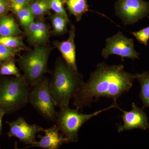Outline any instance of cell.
<instances>
[{"instance_id": "obj_14", "label": "cell", "mask_w": 149, "mask_h": 149, "mask_svg": "<svg viewBox=\"0 0 149 149\" xmlns=\"http://www.w3.org/2000/svg\"><path fill=\"white\" fill-rule=\"evenodd\" d=\"M136 74V79L139 80L141 85L139 97L143 103L142 109L149 108V71Z\"/></svg>"}, {"instance_id": "obj_9", "label": "cell", "mask_w": 149, "mask_h": 149, "mask_svg": "<svg viewBox=\"0 0 149 149\" xmlns=\"http://www.w3.org/2000/svg\"><path fill=\"white\" fill-rule=\"evenodd\" d=\"M10 127L8 133L9 138L15 137L28 146L34 145L37 142L36 136L43 132L44 128L36 124H30L24 118L18 117L12 122H6Z\"/></svg>"}, {"instance_id": "obj_1", "label": "cell", "mask_w": 149, "mask_h": 149, "mask_svg": "<svg viewBox=\"0 0 149 149\" xmlns=\"http://www.w3.org/2000/svg\"><path fill=\"white\" fill-rule=\"evenodd\" d=\"M136 79V74L125 71L122 65L100 63L74 94L72 104L76 109L82 110L101 97L117 102L123 94L130 91Z\"/></svg>"}, {"instance_id": "obj_2", "label": "cell", "mask_w": 149, "mask_h": 149, "mask_svg": "<svg viewBox=\"0 0 149 149\" xmlns=\"http://www.w3.org/2000/svg\"><path fill=\"white\" fill-rule=\"evenodd\" d=\"M84 82L82 74L72 70L65 62L58 61L49 81L51 95L56 106L59 108L69 106L74 94Z\"/></svg>"}, {"instance_id": "obj_24", "label": "cell", "mask_w": 149, "mask_h": 149, "mask_svg": "<svg viewBox=\"0 0 149 149\" xmlns=\"http://www.w3.org/2000/svg\"><path fill=\"white\" fill-rule=\"evenodd\" d=\"M48 2L49 9L52 10L56 13L68 17L62 0H48Z\"/></svg>"}, {"instance_id": "obj_27", "label": "cell", "mask_w": 149, "mask_h": 149, "mask_svg": "<svg viewBox=\"0 0 149 149\" xmlns=\"http://www.w3.org/2000/svg\"><path fill=\"white\" fill-rule=\"evenodd\" d=\"M4 113L2 111H1L0 110V136L1 135L2 131V120L3 117L5 115Z\"/></svg>"}, {"instance_id": "obj_3", "label": "cell", "mask_w": 149, "mask_h": 149, "mask_svg": "<svg viewBox=\"0 0 149 149\" xmlns=\"http://www.w3.org/2000/svg\"><path fill=\"white\" fill-rule=\"evenodd\" d=\"M29 86L23 75L0 78V110L10 114L25 107L28 102Z\"/></svg>"}, {"instance_id": "obj_7", "label": "cell", "mask_w": 149, "mask_h": 149, "mask_svg": "<svg viewBox=\"0 0 149 149\" xmlns=\"http://www.w3.org/2000/svg\"><path fill=\"white\" fill-rule=\"evenodd\" d=\"M116 15L125 26L133 24L149 14V1L117 0L114 4Z\"/></svg>"}, {"instance_id": "obj_23", "label": "cell", "mask_w": 149, "mask_h": 149, "mask_svg": "<svg viewBox=\"0 0 149 149\" xmlns=\"http://www.w3.org/2000/svg\"><path fill=\"white\" fill-rule=\"evenodd\" d=\"M139 43L148 46L149 40V26L138 31L130 32Z\"/></svg>"}, {"instance_id": "obj_29", "label": "cell", "mask_w": 149, "mask_h": 149, "mask_svg": "<svg viewBox=\"0 0 149 149\" xmlns=\"http://www.w3.org/2000/svg\"><path fill=\"white\" fill-rule=\"evenodd\" d=\"M29 1H35V0H29Z\"/></svg>"}, {"instance_id": "obj_8", "label": "cell", "mask_w": 149, "mask_h": 149, "mask_svg": "<svg viewBox=\"0 0 149 149\" xmlns=\"http://www.w3.org/2000/svg\"><path fill=\"white\" fill-rule=\"evenodd\" d=\"M105 47L102 52V56L105 59L111 55L119 56L122 61L124 58L134 60L139 59V53L134 48L133 39L128 38L121 32L117 33L106 40Z\"/></svg>"}, {"instance_id": "obj_19", "label": "cell", "mask_w": 149, "mask_h": 149, "mask_svg": "<svg viewBox=\"0 0 149 149\" xmlns=\"http://www.w3.org/2000/svg\"><path fill=\"white\" fill-rule=\"evenodd\" d=\"M16 14L20 24L26 29L34 22V15L28 6L19 11Z\"/></svg>"}, {"instance_id": "obj_21", "label": "cell", "mask_w": 149, "mask_h": 149, "mask_svg": "<svg viewBox=\"0 0 149 149\" xmlns=\"http://www.w3.org/2000/svg\"><path fill=\"white\" fill-rule=\"evenodd\" d=\"M0 43L8 47L14 49L23 46V43L21 38L15 36L0 37Z\"/></svg>"}, {"instance_id": "obj_12", "label": "cell", "mask_w": 149, "mask_h": 149, "mask_svg": "<svg viewBox=\"0 0 149 149\" xmlns=\"http://www.w3.org/2000/svg\"><path fill=\"white\" fill-rule=\"evenodd\" d=\"M75 29L74 25L71 26L68 40L62 42H57L56 46L61 53L65 63L72 70L77 72L76 48L74 43Z\"/></svg>"}, {"instance_id": "obj_17", "label": "cell", "mask_w": 149, "mask_h": 149, "mask_svg": "<svg viewBox=\"0 0 149 149\" xmlns=\"http://www.w3.org/2000/svg\"><path fill=\"white\" fill-rule=\"evenodd\" d=\"M3 75H13L15 77L21 76L13 59L1 63L0 66V76Z\"/></svg>"}, {"instance_id": "obj_5", "label": "cell", "mask_w": 149, "mask_h": 149, "mask_svg": "<svg viewBox=\"0 0 149 149\" xmlns=\"http://www.w3.org/2000/svg\"><path fill=\"white\" fill-rule=\"evenodd\" d=\"M50 50L42 47L35 48L19 61L24 77L30 86L40 82L48 72L47 62Z\"/></svg>"}, {"instance_id": "obj_10", "label": "cell", "mask_w": 149, "mask_h": 149, "mask_svg": "<svg viewBox=\"0 0 149 149\" xmlns=\"http://www.w3.org/2000/svg\"><path fill=\"white\" fill-rule=\"evenodd\" d=\"M118 109L123 113L120 116L123 120V124L118 127V133L134 129L146 130L148 128L149 123L146 113L135 103H132V109L130 111L123 110L120 108Z\"/></svg>"}, {"instance_id": "obj_18", "label": "cell", "mask_w": 149, "mask_h": 149, "mask_svg": "<svg viewBox=\"0 0 149 149\" xmlns=\"http://www.w3.org/2000/svg\"><path fill=\"white\" fill-rule=\"evenodd\" d=\"M28 6L34 16L42 15L49 9L48 0H35Z\"/></svg>"}, {"instance_id": "obj_11", "label": "cell", "mask_w": 149, "mask_h": 149, "mask_svg": "<svg viewBox=\"0 0 149 149\" xmlns=\"http://www.w3.org/2000/svg\"><path fill=\"white\" fill-rule=\"evenodd\" d=\"M43 132L45 133L44 136H38L40 141L24 148L37 147L45 149H58L63 144L69 143L68 139L61 133L56 124L44 129Z\"/></svg>"}, {"instance_id": "obj_13", "label": "cell", "mask_w": 149, "mask_h": 149, "mask_svg": "<svg viewBox=\"0 0 149 149\" xmlns=\"http://www.w3.org/2000/svg\"><path fill=\"white\" fill-rule=\"evenodd\" d=\"M20 32L18 25L12 17L3 15L0 18V37L15 36Z\"/></svg>"}, {"instance_id": "obj_16", "label": "cell", "mask_w": 149, "mask_h": 149, "mask_svg": "<svg viewBox=\"0 0 149 149\" xmlns=\"http://www.w3.org/2000/svg\"><path fill=\"white\" fill-rule=\"evenodd\" d=\"M54 32L58 35L64 34L67 31V25L69 21L68 17L56 13L51 18Z\"/></svg>"}, {"instance_id": "obj_6", "label": "cell", "mask_w": 149, "mask_h": 149, "mask_svg": "<svg viewBox=\"0 0 149 149\" xmlns=\"http://www.w3.org/2000/svg\"><path fill=\"white\" fill-rule=\"evenodd\" d=\"M28 95V102L43 117L48 120L56 121L58 112L50 92L49 81L43 77L40 82L31 86Z\"/></svg>"}, {"instance_id": "obj_32", "label": "cell", "mask_w": 149, "mask_h": 149, "mask_svg": "<svg viewBox=\"0 0 149 149\" xmlns=\"http://www.w3.org/2000/svg\"></svg>"}, {"instance_id": "obj_15", "label": "cell", "mask_w": 149, "mask_h": 149, "mask_svg": "<svg viewBox=\"0 0 149 149\" xmlns=\"http://www.w3.org/2000/svg\"><path fill=\"white\" fill-rule=\"evenodd\" d=\"M65 3L70 12L75 16L77 21H80L89 9L88 0H66Z\"/></svg>"}, {"instance_id": "obj_30", "label": "cell", "mask_w": 149, "mask_h": 149, "mask_svg": "<svg viewBox=\"0 0 149 149\" xmlns=\"http://www.w3.org/2000/svg\"><path fill=\"white\" fill-rule=\"evenodd\" d=\"M148 129H149V127H148Z\"/></svg>"}, {"instance_id": "obj_4", "label": "cell", "mask_w": 149, "mask_h": 149, "mask_svg": "<svg viewBox=\"0 0 149 149\" xmlns=\"http://www.w3.org/2000/svg\"><path fill=\"white\" fill-rule=\"evenodd\" d=\"M119 108L117 102H113L108 107L91 114H85L82 113L77 109L70 108L69 106L63 107L60 108L58 112L56 124L61 133L68 139L69 143H77L79 141L78 133L80 128L88 120L103 112L111 109H119Z\"/></svg>"}, {"instance_id": "obj_28", "label": "cell", "mask_w": 149, "mask_h": 149, "mask_svg": "<svg viewBox=\"0 0 149 149\" xmlns=\"http://www.w3.org/2000/svg\"><path fill=\"white\" fill-rule=\"evenodd\" d=\"M62 1H63V2L65 3V1H66V0H62Z\"/></svg>"}, {"instance_id": "obj_20", "label": "cell", "mask_w": 149, "mask_h": 149, "mask_svg": "<svg viewBox=\"0 0 149 149\" xmlns=\"http://www.w3.org/2000/svg\"><path fill=\"white\" fill-rule=\"evenodd\" d=\"M37 22L38 29L34 42L40 44L45 42L47 40L49 33L45 23L41 22Z\"/></svg>"}, {"instance_id": "obj_25", "label": "cell", "mask_w": 149, "mask_h": 149, "mask_svg": "<svg viewBox=\"0 0 149 149\" xmlns=\"http://www.w3.org/2000/svg\"><path fill=\"white\" fill-rule=\"evenodd\" d=\"M10 7L15 13L28 6L29 0H10Z\"/></svg>"}, {"instance_id": "obj_22", "label": "cell", "mask_w": 149, "mask_h": 149, "mask_svg": "<svg viewBox=\"0 0 149 149\" xmlns=\"http://www.w3.org/2000/svg\"><path fill=\"white\" fill-rule=\"evenodd\" d=\"M16 54L14 49L8 47L0 43V64L12 59Z\"/></svg>"}, {"instance_id": "obj_26", "label": "cell", "mask_w": 149, "mask_h": 149, "mask_svg": "<svg viewBox=\"0 0 149 149\" xmlns=\"http://www.w3.org/2000/svg\"><path fill=\"white\" fill-rule=\"evenodd\" d=\"M9 7V4L7 0H0V16L6 13Z\"/></svg>"}, {"instance_id": "obj_31", "label": "cell", "mask_w": 149, "mask_h": 149, "mask_svg": "<svg viewBox=\"0 0 149 149\" xmlns=\"http://www.w3.org/2000/svg\"><path fill=\"white\" fill-rule=\"evenodd\" d=\"M0 149H1V147H0Z\"/></svg>"}]
</instances>
